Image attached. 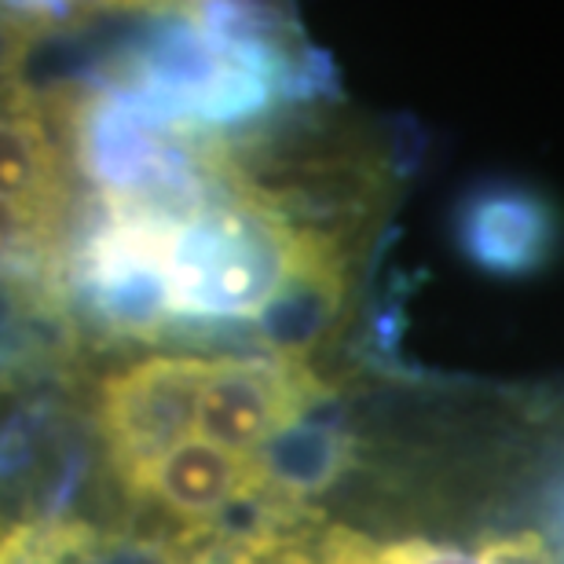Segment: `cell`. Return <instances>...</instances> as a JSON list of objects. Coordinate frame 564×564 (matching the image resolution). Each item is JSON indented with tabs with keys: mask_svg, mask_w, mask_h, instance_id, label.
I'll return each instance as SVG.
<instances>
[{
	"mask_svg": "<svg viewBox=\"0 0 564 564\" xmlns=\"http://www.w3.org/2000/svg\"><path fill=\"white\" fill-rule=\"evenodd\" d=\"M319 235V228L293 220L279 195L242 173L180 228L169 275L173 323L253 326Z\"/></svg>",
	"mask_w": 564,
	"mask_h": 564,
	"instance_id": "obj_1",
	"label": "cell"
},
{
	"mask_svg": "<svg viewBox=\"0 0 564 564\" xmlns=\"http://www.w3.org/2000/svg\"><path fill=\"white\" fill-rule=\"evenodd\" d=\"M184 217L132 195H96L74 246L66 242V301L99 330L158 341L169 326V275Z\"/></svg>",
	"mask_w": 564,
	"mask_h": 564,
	"instance_id": "obj_2",
	"label": "cell"
},
{
	"mask_svg": "<svg viewBox=\"0 0 564 564\" xmlns=\"http://www.w3.org/2000/svg\"><path fill=\"white\" fill-rule=\"evenodd\" d=\"M206 375L209 356H147L104 381L96 422L121 491H129L158 458L198 436Z\"/></svg>",
	"mask_w": 564,
	"mask_h": 564,
	"instance_id": "obj_3",
	"label": "cell"
},
{
	"mask_svg": "<svg viewBox=\"0 0 564 564\" xmlns=\"http://www.w3.org/2000/svg\"><path fill=\"white\" fill-rule=\"evenodd\" d=\"M330 397L308 359L220 356L198 397V436L235 455H257Z\"/></svg>",
	"mask_w": 564,
	"mask_h": 564,
	"instance_id": "obj_4",
	"label": "cell"
},
{
	"mask_svg": "<svg viewBox=\"0 0 564 564\" xmlns=\"http://www.w3.org/2000/svg\"><path fill=\"white\" fill-rule=\"evenodd\" d=\"M458 253L491 279H532L561 253L554 202L517 180H488L458 202Z\"/></svg>",
	"mask_w": 564,
	"mask_h": 564,
	"instance_id": "obj_5",
	"label": "cell"
},
{
	"mask_svg": "<svg viewBox=\"0 0 564 564\" xmlns=\"http://www.w3.org/2000/svg\"><path fill=\"white\" fill-rule=\"evenodd\" d=\"M126 495L162 506L165 513L184 521V532H195L220 524L239 506L264 495V480L250 455H235L202 436H191L187 444L158 458Z\"/></svg>",
	"mask_w": 564,
	"mask_h": 564,
	"instance_id": "obj_6",
	"label": "cell"
},
{
	"mask_svg": "<svg viewBox=\"0 0 564 564\" xmlns=\"http://www.w3.org/2000/svg\"><path fill=\"white\" fill-rule=\"evenodd\" d=\"M0 202L70 217V154L19 74L0 70Z\"/></svg>",
	"mask_w": 564,
	"mask_h": 564,
	"instance_id": "obj_7",
	"label": "cell"
},
{
	"mask_svg": "<svg viewBox=\"0 0 564 564\" xmlns=\"http://www.w3.org/2000/svg\"><path fill=\"white\" fill-rule=\"evenodd\" d=\"M348 293V264L345 250L334 235H319L315 246L304 253L297 272L286 279L272 304L261 312L253 330L261 334L268 356L304 359L323 341L326 330L345 308Z\"/></svg>",
	"mask_w": 564,
	"mask_h": 564,
	"instance_id": "obj_8",
	"label": "cell"
},
{
	"mask_svg": "<svg viewBox=\"0 0 564 564\" xmlns=\"http://www.w3.org/2000/svg\"><path fill=\"white\" fill-rule=\"evenodd\" d=\"M348 455H352V444L341 425L304 419L250 458L272 499L308 506L315 491L330 488L348 469Z\"/></svg>",
	"mask_w": 564,
	"mask_h": 564,
	"instance_id": "obj_9",
	"label": "cell"
},
{
	"mask_svg": "<svg viewBox=\"0 0 564 564\" xmlns=\"http://www.w3.org/2000/svg\"><path fill=\"white\" fill-rule=\"evenodd\" d=\"M66 220L0 202V279H55L66 272Z\"/></svg>",
	"mask_w": 564,
	"mask_h": 564,
	"instance_id": "obj_10",
	"label": "cell"
},
{
	"mask_svg": "<svg viewBox=\"0 0 564 564\" xmlns=\"http://www.w3.org/2000/svg\"><path fill=\"white\" fill-rule=\"evenodd\" d=\"M104 539L93 524L41 517L0 524V564H99Z\"/></svg>",
	"mask_w": 564,
	"mask_h": 564,
	"instance_id": "obj_11",
	"label": "cell"
},
{
	"mask_svg": "<svg viewBox=\"0 0 564 564\" xmlns=\"http://www.w3.org/2000/svg\"><path fill=\"white\" fill-rule=\"evenodd\" d=\"M484 564H557L554 546L539 532H499L477 546Z\"/></svg>",
	"mask_w": 564,
	"mask_h": 564,
	"instance_id": "obj_12",
	"label": "cell"
},
{
	"mask_svg": "<svg viewBox=\"0 0 564 564\" xmlns=\"http://www.w3.org/2000/svg\"><path fill=\"white\" fill-rule=\"evenodd\" d=\"M375 564H484L477 550H462L447 543H425V539H400V543L378 546Z\"/></svg>",
	"mask_w": 564,
	"mask_h": 564,
	"instance_id": "obj_13",
	"label": "cell"
},
{
	"mask_svg": "<svg viewBox=\"0 0 564 564\" xmlns=\"http://www.w3.org/2000/svg\"><path fill=\"white\" fill-rule=\"evenodd\" d=\"M319 564H375V543L341 524L323 528Z\"/></svg>",
	"mask_w": 564,
	"mask_h": 564,
	"instance_id": "obj_14",
	"label": "cell"
},
{
	"mask_svg": "<svg viewBox=\"0 0 564 564\" xmlns=\"http://www.w3.org/2000/svg\"><path fill=\"white\" fill-rule=\"evenodd\" d=\"M554 535H557V543H550V546H554L557 564H564V491H561V499H557V513H554Z\"/></svg>",
	"mask_w": 564,
	"mask_h": 564,
	"instance_id": "obj_15",
	"label": "cell"
}]
</instances>
